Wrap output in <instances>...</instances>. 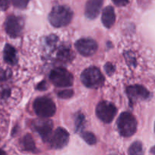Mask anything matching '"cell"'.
Here are the masks:
<instances>
[{
	"label": "cell",
	"instance_id": "6da1fadb",
	"mask_svg": "<svg viewBox=\"0 0 155 155\" xmlns=\"http://www.w3.org/2000/svg\"><path fill=\"white\" fill-rule=\"evenodd\" d=\"M72 18L73 12L66 5L55 6L48 15V21L54 27H63L68 25Z\"/></svg>",
	"mask_w": 155,
	"mask_h": 155
},
{
	"label": "cell",
	"instance_id": "7a4b0ae2",
	"mask_svg": "<svg viewBox=\"0 0 155 155\" xmlns=\"http://www.w3.org/2000/svg\"><path fill=\"white\" fill-rule=\"evenodd\" d=\"M117 124L120 134L124 137H130L134 135L137 129V121L136 118L129 112L121 114Z\"/></svg>",
	"mask_w": 155,
	"mask_h": 155
},
{
	"label": "cell",
	"instance_id": "3957f363",
	"mask_svg": "<svg viewBox=\"0 0 155 155\" xmlns=\"http://www.w3.org/2000/svg\"><path fill=\"white\" fill-rule=\"evenodd\" d=\"M104 77L99 69L95 67H90L83 71L81 74V81L86 87L97 89L101 87L104 83Z\"/></svg>",
	"mask_w": 155,
	"mask_h": 155
},
{
	"label": "cell",
	"instance_id": "277c9868",
	"mask_svg": "<svg viewBox=\"0 0 155 155\" xmlns=\"http://www.w3.org/2000/svg\"><path fill=\"white\" fill-rule=\"evenodd\" d=\"M33 109L36 114L42 118H48L55 114L56 106L48 97L36 98L33 103Z\"/></svg>",
	"mask_w": 155,
	"mask_h": 155
},
{
	"label": "cell",
	"instance_id": "5b68a950",
	"mask_svg": "<svg viewBox=\"0 0 155 155\" xmlns=\"http://www.w3.org/2000/svg\"><path fill=\"white\" fill-rule=\"evenodd\" d=\"M49 79L57 87H69L73 85L74 77L68 71L62 68H54L51 71Z\"/></svg>",
	"mask_w": 155,
	"mask_h": 155
},
{
	"label": "cell",
	"instance_id": "8992f818",
	"mask_svg": "<svg viewBox=\"0 0 155 155\" xmlns=\"http://www.w3.org/2000/svg\"><path fill=\"white\" fill-rule=\"evenodd\" d=\"M24 27V19L21 17L10 15L5 23V31L11 37L16 38L22 33Z\"/></svg>",
	"mask_w": 155,
	"mask_h": 155
},
{
	"label": "cell",
	"instance_id": "52a82bcc",
	"mask_svg": "<svg viewBox=\"0 0 155 155\" xmlns=\"http://www.w3.org/2000/svg\"><path fill=\"white\" fill-rule=\"evenodd\" d=\"M117 108L113 104L107 101H101L96 107V115L101 121L109 124L117 114Z\"/></svg>",
	"mask_w": 155,
	"mask_h": 155
},
{
	"label": "cell",
	"instance_id": "ba28073f",
	"mask_svg": "<svg viewBox=\"0 0 155 155\" xmlns=\"http://www.w3.org/2000/svg\"><path fill=\"white\" fill-rule=\"evenodd\" d=\"M75 47L80 54L88 57L96 52L98 49V44L94 39L83 38L76 42Z\"/></svg>",
	"mask_w": 155,
	"mask_h": 155
},
{
	"label": "cell",
	"instance_id": "9c48e42d",
	"mask_svg": "<svg viewBox=\"0 0 155 155\" xmlns=\"http://www.w3.org/2000/svg\"><path fill=\"white\" fill-rule=\"evenodd\" d=\"M69 138L70 136L68 132L64 129L59 127L56 129L54 133L51 135L48 143L51 148L54 149H61L66 146L69 141Z\"/></svg>",
	"mask_w": 155,
	"mask_h": 155
},
{
	"label": "cell",
	"instance_id": "30bf717a",
	"mask_svg": "<svg viewBox=\"0 0 155 155\" xmlns=\"http://www.w3.org/2000/svg\"><path fill=\"white\" fill-rule=\"evenodd\" d=\"M32 127L44 142H49L53 128V123L51 120H36L32 124Z\"/></svg>",
	"mask_w": 155,
	"mask_h": 155
},
{
	"label": "cell",
	"instance_id": "8fae6325",
	"mask_svg": "<svg viewBox=\"0 0 155 155\" xmlns=\"http://www.w3.org/2000/svg\"><path fill=\"white\" fill-rule=\"evenodd\" d=\"M127 94L132 103L136 102L138 100H146L150 97V92L140 85L128 86L127 88Z\"/></svg>",
	"mask_w": 155,
	"mask_h": 155
},
{
	"label": "cell",
	"instance_id": "7c38bea8",
	"mask_svg": "<svg viewBox=\"0 0 155 155\" xmlns=\"http://www.w3.org/2000/svg\"><path fill=\"white\" fill-rule=\"evenodd\" d=\"M103 0H88L85 7V15L89 19H95L99 15Z\"/></svg>",
	"mask_w": 155,
	"mask_h": 155
},
{
	"label": "cell",
	"instance_id": "4fadbf2b",
	"mask_svg": "<svg viewBox=\"0 0 155 155\" xmlns=\"http://www.w3.org/2000/svg\"><path fill=\"white\" fill-rule=\"evenodd\" d=\"M116 20L114 10L111 6H107L103 10L102 15H101V21L104 26L107 28H110Z\"/></svg>",
	"mask_w": 155,
	"mask_h": 155
},
{
	"label": "cell",
	"instance_id": "5bb4252c",
	"mask_svg": "<svg viewBox=\"0 0 155 155\" xmlns=\"http://www.w3.org/2000/svg\"><path fill=\"white\" fill-rule=\"evenodd\" d=\"M3 58L5 61L11 65L16 64L18 62L17 58V51L15 48L12 45L9 44H6L3 51Z\"/></svg>",
	"mask_w": 155,
	"mask_h": 155
},
{
	"label": "cell",
	"instance_id": "9a60e30c",
	"mask_svg": "<svg viewBox=\"0 0 155 155\" xmlns=\"http://www.w3.org/2000/svg\"><path fill=\"white\" fill-rule=\"evenodd\" d=\"M21 146L24 151H30V152H36V145L31 135L27 134L21 139Z\"/></svg>",
	"mask_w": 155,
	"mask_h": 155
},
{
	"label": "cell",
	"instance_id": "2e32d148",
	"mask_svg": "<svg viewBox=\"0 0 155 155\" xmlns=\"http://www.w3.org/2000/svg\"><path fill=\"white\" fill-rule=\"evenodd\" d=\"M129 155H144L143 147L140 142H135L129 148Z\"/></svg>",
	"mask_w": 155,
	"mask_h": 155
},
{
	"label": "cell",
	"instance_id": "e0dca14e",
	"mask_svg": "<svg viewBox=\"0 0 155 155\" xmlns=\"http://www.w3.org/2000/svg\"><path fill=\"white\" fill-rule=\"evenodd\" d=\"M73 56H74V52L71 51L69 48H63L58 53V58L60 59V61L64 62L71 61L73 59Z\"/></svg>",
	"mask_w": 155,
	"mask_h": 155
},
{
	"label": "cell",
	"instance_id": "ac0fdd59",
	"mask_svg": "<svg viewBox=\"0 0 155 155\" xmlns=\"http://www.w3.org/2000/svg\"><path fill=\"white\" fill-rule=\"evenodd\" d=\"M81 137L83 138V139L86 143L90 145H95L97 142L95 135L92 133H89V132H83L81 133Z\"/></svg>",
	"mask_w": 155,
	"mask_h": 155
},
{
	"label": "cell",
	"instance_id": "d6986e66",
	"mask_svg": "<svg viewBox=\"0 0 155 155\" xmlns=\"http://www.w3.org/2000/svg\"><path fill=\"white\" fill-rule=\"evenodd\" d=\"M84 122H85V117L83 114H80L77 115L75 121V126H76V131L80 132L83 130V127H84Z\"/></svg>",
	"mask_w": 155,
	"mask_h": 155
},
{
	"label": "cell",
	"instance_id": "ffe728a7",
	"mask_svg": "<svg viewBox=\"0 0 155 155\" xmlns=\"http://www.w3.org/2000/svg\"><path fill=\"white\" fill-rule=\"evenodd\" d=\"M73 95H74V91H73L72 89H66V90L61 91V92H58V94L59 98H64V99L71 98V97L73 96Z\"/></svg>",
	"mask_w": 155,
	"mask_h": 155
},
{
	"label": "cell",
	"instance_id": "44dd1931",
	"mask_svg": "<svg viewBox=\"0 0 155 155\" xmlns=\"http://www.w3.org/2000/svg\"><path fill=\"white\" fill-rule=\"evenodd\" d=\"M30 0H12V2L14 5L18 8H24L27 5Z\"/></svg>",
	"mask_w": 155,
	"mask_h": 155
},
{
	"label": "cell",
	"instance_id": "7402d4cb",
	"mask_svg": "<svg viewBox=\"0 0 155 155\" xmlns=\"http://www.w3.org/2000/svg\"><path fill=\"white\" fill-rule=\"evenodd\" d=\"M10 5V0H0V10L5 11Z\"/></svg>",
	"mask_w": 155,
	"mask_h": 155
},
{
	"label": "cell",
	"instance_id": "603a6c76",
	"mask_svg": "<svg viewBox=\"0 0 155 155\" xmlns=\"http://www.w3.org/2000/svg\"><path fill=\"white\" fill-rule=\"evenodd\" d=\"M104 69H105V71L107 72V74H109V75H111L114 72V67L110 63L106 64L105 66H104Z\"/></svg>",
	"mask_w": 155,
	"mask_h": 155
},
{
	"label": "cell",
	"instance_id": "cb8c5ba5",
	"mask_svg": "<svg viewBox=\"0 0 155 155\" xmlns=\"http://www.w3.org/2000/svg\"><path fill=\"white\" fill-rule=\"evenodd\" d=\"M112 1L117 6H125L129 3V0H112Z\"/></svg>",
	"mask_w": 155,
	"mask_h": 155
},
{
	"label": "cell",
	"instance_id": "d4e9b609",
	"mask_svg": "<svg viewBox=\"0 0 155 155\" xmlns=\"http://www.w3.org/2000/svg\"><path fill=\"white\" fill-rule=\"evenodd\" d=\"M6 79V73L3 70L0 69V80H5Z\"/></svg>",
	"mask_w": 155,
	"mask_h": 155
},
{
	"label": "cell",
	"instance_id": "484cf974",
	"mask_svg": "<svg viewBox=\"0 0 155 155\" xmlns=\"http://www.w3.org/2000/svg\"><path fill=\"white\" fill-rule=\"evenodd\" d=\"M37 89H42V90H44V89H46V84H45V82H42V83H39V86H37Z\"/></svg>",
	"mask_w": 155,
	"mask_h": 155
},
{
	"label": "cell",
	"instance_id": "4316f807",
	"mask_svg": "<svg viewBox=\"0 0 155 155\" xmlns=\"http://www.w3.org/2000/svg\"><path fill=\"white\" fill-rule=\"evenodd\" d=\"M0 155H7V154H6V153L4 151H2V149H0Z\"/></svg>",
	"mask_w": 155,
	"mask_h": 155
},
{
	"label": "cell",
	"instance_id": "83f0119b",
	"mask_svg": "<svg viewBox=\"0 0 155 155\" xmlns=\"http://www.w3.org/2000/svg\"><path fill=\"white\" fill-rule=\"evenodd\" d=\"M151 153H152L153 154L155 155V146H154L152 148H151Z\"/></svg>",
	"mask_w": 155,
	"mask_h": 155
},
{
	"label": "cell",
	"instance_id": "f1b7e54d",
	"mask_svg": "<svg viewBox=\"0 0 155 155\" xmlns=\"http://www.w3.org/2000/svg\"><path fill=\"white\" fill-rule=\"evenodd\" d=\"M154 130H155V127H154Z\"/></svg>",
	"mask_w": 155,
	"mask_h": 155
}]
</instances>
